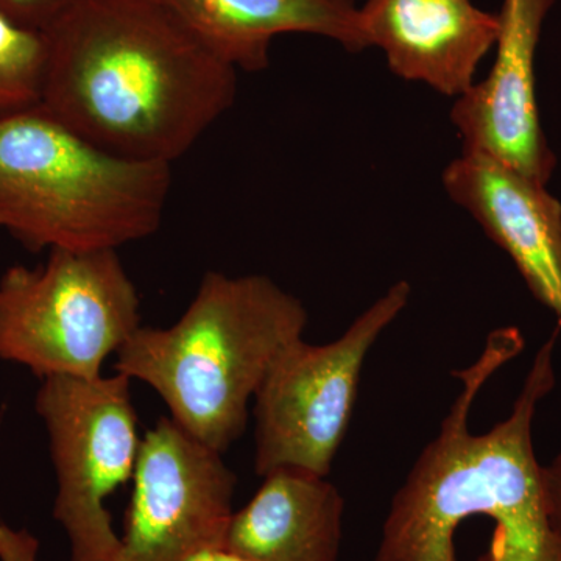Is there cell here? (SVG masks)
<instances>
[{
    "instance_id": "2e32d148",
    "label": "cell",
    "mask_w": 561,
    "mask_h": 561,
    "mask_svg": "<svg viewBox=\"0 0 561 561\" xmlns=\"http://www.w3.org/2000/svg\"><path fill=\"white\" fill-rule=\"evenodd\" d=\"M38 541L28 531L13 530L0 522V561H31Z\"/></svg>"
},
{
    "instance_id": "7a4b0ae2",
    "label": "cell",
    "mask_w": 561,
    "mask_h": 561,
    "mask_svg": "<svg viewBox=\"0 0 561 561\" xmlns=\"http://www.w3.org/2000/svg\"><path fill=\"white\" fill-rule=\"evenodd\" d=\"M560 331L538 350L511 415L485 434H471L472 405L491 376L522 353V332H491L481 357L454 373L463 387L394 494L375 561H457L456 531L479 515L494 523L490 549L479 561H561V534L531 442L538 404L556 386Z\"/></svg>"
},
{
    "instance_id": "9c48e42d",
    "label": "cell",
    "mask_w": 561,
    "mask_h": 561,
    "mask_svg": "<svg viewBox=\"0 0 561 561\" xmlns=\"http://www.w3.org/2000/svg\"><path fill=\"white\" fill-rule=\"evenodd\" d=\"M556 0H504L489 77L457 99L451 121L461 151H476L546 184L556 169L537 105L535 58Z\"/></svg>"
},
{
    "instance_id": "5b68a950",
    "label": "cell",
    "mask_w": 561,
    "mask_h": 561,
    "mask_svg": "<svg viewBox=\"0 0 561 561\" xmlns=\"http://www.w3.org/2000/svg\"><path fill=\"white\" fill-rule=\"evenodd\" d=\"M140 328V301L117 250H50L0 276V359L50 376L95 379Z\"/></svg>"
},
{
    "instance_id": "30bf717a",
    "label": "cell",
    "mask_w": 561,
    "mask_h": 561,
    "mask_svg": "<svg viewBox=\"0 0 561 561\" xmlns=\"http://www.w3.org/2000/svg\"><path fill=\"white\" fill-rule=\"evenodd\" d=\"M443 186L512 257L561 330V203L542 184L476 151H461L443 172Z\"/></svg>"
},
{
    "instance_id": "277c9868",
    "label": "cell",
    "mask_w": 561,
    "mask_h": 561,
    "mask_svg": "<svg viewBox=\"0 0 561 561\" xmlns=\"http://www.w3.org/2000/svg\"><path fill=\"white\" fill-rule=\"evenodd\" d=\"M171 187V164L103 150L41 105L0 116V227L35 253L150 238Z\"/></svg>"
},
{
    "instance_id": "8fae6325",
    "label": "cell",
    "mask_w": 561,
    "mask_h": 561,
    "mask_svg": "<svg viewBox=\"0 0 561 561\" xmlns=\"http://www.w3.org/2000/svg\"><path fill=\"white\" fill-rule=\"evenodd\" d=\"M368 47L394 76L461 98L494 47L500 21L470 0H367L360 9Z\"/></svg>"
},
{
    "instance_id": "3957f363",
    "label": "cell",
    "mask_w": 561,
    "mask_h": 561,
    "mask_svg": "<svg viewBox=\"0 0 561 561\" xmlns=\"http://www.w3.org/2000/svg\"><path fill=\"white\" fill-rule=\"evenodd\" d=\"M306 323L302 302L267 276L209 272L181 319L162 330L140 327L114 368L149 383L179 426L224 454L245 431L272 362Z\"/></svg>"
},
{
    "instance_id": "ba28073f",
    "label": "cell",
    "mask_w": 561,
    "mask_h": 561,
    "mask_svg": "<svg viewBox=\"0 0 561 561\" xmlns=\"http://www.w3.org/2000/svg\"><path fill=\"white\" fill-rule=\"evenodd\" d=\"M133 482L114 561H183L224 548L238 478L221 453L164 416L140 440Z\"/></svg>"
},
{
    "instance_id": "d6986e66",
    "label": "cell",
    "mask_w": 561,
    "mask_h": 561,
    "mask_svg": "<svg viewBox=\"0 0 561 561\" xmlns=\"http://www.w3.org/2000/svg\"><path fill=\"white\" fill-rule=\"evenodd\" d=\"M0 228H2V227H0Z\"/></svg>"
},
{
    "instance_id": "ac0fdd59",
    "label": "cell",
    "mask_w": 561,
    "mask_h": 561,
    "mask_svg": "<svg viewBox=\"0 0 561 561\" xmlns=\"http://www.w3.org/2000/svg\"><path fill=\"white\" fill-rule=\"evenodd\" d=\"M183 561H249L242 559V557L236 556L227 549L224 548H214V549H205V551H201L194 553V556L187 557L186 560Z\"/></svg>"
},
{
    "instance_id": "5bb4252c",
    "label": "cell",
    "mask_w": 561,
    "mask_h": 561,
    "mask_svg": "<svg viewBox=\"0 0 561 561\" xmlns=\"http://www.w3.org/2000/svg\"><path fill=\"white\" fill-rule=\"evenodd\" d=\"M46 60V35L0 14V116L39 105Z\"/></svg>"
},
{
    "instance_id": "6da1fadb",
    "label": "cell",
    "mask_w": 561,
    "mask_h": 561,
    "mask_svg": "<svg viewBox=\"0 0 561 561\" xmlns=\"http://www.w3.org/2000/svg\"><path fill=\"white\" fill-rule=\"evenodd\" d=\"M44 35L39 105L119 157L172 165L238 95V70L158 0H80Z\"/></svg>"
},
{
    "instance_id": "4fadbf2b",
    "label": "cell",
    "mask_w": 561,
    "mask_h": 561,
    "mask_svg": "<svg viewBox=\"0 0 561 561\" xmlns=\"http://www.w3.org/2000/svg\"><path fill=\"white\" fill-rule=\"evenodd\" d=\"M345 502L323 476L278 470L232 513L224 549L249 561H339Z\"/></svg>"
},
{
    "instance_id": "e0dca14e",
    "label": "cell",
    "mask_w": 561,
    "mask_h": 561,
    "mask_svg": "<svg viewBox=\"0 0 561 561\" xmlns=\"http://www.w3.org/2000/svg\"><path fill=\"white\" fill-rule=\"evenodd\" d=\"M542 476H545L549 512H551L553 524L561 534V453L551 465L542 467Z\"/></svg>"
},
{
    "instance_id": "9a60e30c",
    "label": "cell",
    "mask_w": 561,
    "mask_h": 561,
    "mask_svg": "<svg viewBox=\"0 0 561 561\" xmlns=\"http://www.w3.org/2000/svg\"><path fill=\"white\" fill-rule=\"evenodd\" d=\"M80 0H0V14L21 27L47 32Z\"/></svg>"
},
{
    "instance_id": "52a82bcc",
    "label": "cell",
    "mask_w": 561,
    "mask_h": 561,
    "mask_svg": "<svg viewBox=\"0 0 561 561\" xmlns=\"http://www.w3.org/2000/svg\"><path fill=\"white\" fill-rule=\"evenodd\" d=\"M131 379L50 376L36 394L49 434L58 491L54 516L66 530L70 561H114L121 537L105 500L135 474L140 440Z\"/></svg>"
},
{
    "instance_id": "7c38bea8",
    "label": "cell",
    "mask_w": 561,
    "mask_h": 561,
    "mask_svg": "<svg viewBox=\"0 0 561 561\" xmlns=\"http://www.w3.org/2000/svg\"><path fill=\"white\" fill-rule=\"evenodd\" d=\"M220 60L261 72L287 33L317 35L348 51L368 49L356 0H158Z\"/></svg>"
},
{
    "instance_id": "8992f818",
    "label": "cell",
    "mask_w": 561,
    "mask_h": 561,
    "mask_svg": "<svg viewBox=\"0 0 561 561\" xmlns=\"http://www.w3.org/2000/svg\"><path fill=\"white\" fill-rule=\"evenodd\" d=\"M408 280L391 286L337 341L289 343L254 394L256 467L261 478L278 470L330 474L348 430L362 367L383 330L408 306Z\"/></svg>"
}]
</instances>
